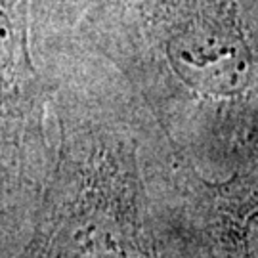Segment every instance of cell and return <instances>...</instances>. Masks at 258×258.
<instances>
[{
  "mask_svg": "<svg viewBox=\"0 0 258 258\" xmlns=\"http://www.w3.org/2000/svg\"><path fill=\"white\" fill-rule=\"evenodd\" d=\"M73 37L203 153H258V0H98Z\"/></svg>",
  "mask_w": 258,
  "mask_h": 258,
  "instance_id": "1",
  "label": "cell"
},
{
  "mask_svg": "<svg viewBox=\"0 0 258 258\" xmlns=\"http://www.w3.org/2000/svg\"><path fill=\"white\" fill-rule=\"evenodd\" d=\"M40 63L54 83L57 144L31 237L14 258H151L144 233V103L77 37Z\"/></svg>",
  "mask_w": 258,
  "mask_h": 258,
  "instance_id": "2",
  "label": "cell"
},
{
  "mask_svg": "<svg viewBox=\"0 0 258 258\" xmlns=\"http://www.w3.org/2000/svg\"><path fill=\"white\" fill-rule=\"evenodd\" d=\"M31 0H0V197H38L52 165L54 83L31 42Z\"/></svg>",
  "mask_w": 258,
  "mask_h": 258,
  "instance_id": "3",
  "label": "cell"
},
{
  "mask_svg": "<svg viewBox=\"0 0 258 258\" xmlns=\"http://www.w3.org/2000/svg\"><path fill=\"white\" fill-rule=\"evenodd\" d=\"M98 0H31L29 27L35 54L57 46L77 33Z\"/></svg>",
  "mask_w": 258,
  "mask_h": 258,
  "instance_id": "4",
  "label": "cell"
}]
</instances>
